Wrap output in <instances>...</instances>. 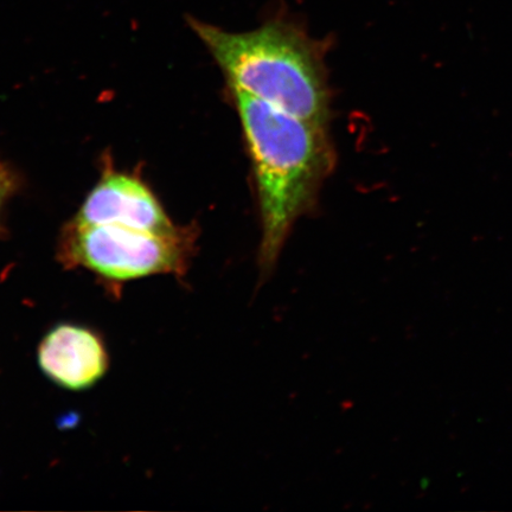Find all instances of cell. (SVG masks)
Masks as SVG:
<instances>
[{"mask_svg":"<svg viewBox=\"0 0 512 512\" xmlns=\"http://www.w3.org/2000/svg\"><path fill=\"white\" fill-rule=\"evenodd\" d=\"M17 189V177L8 166L0 163V210Z\"/></svg>","mask_w":512,"mask_h":512,"instance_id":"cell-6","label":"cell"},{"mask_svg":"<svg viewBox=\"0 0 512 512\" xmlns=\"http://www.w3.org/2000/svg\"><path fill=\"white\" fill-rule=\"evenodd\" d=\"M38 362L50 380L68 389L92 387L105 375L104 345L93 332L74 325H60L38 350Z\"/></svg>","mask_w":512,"mask_h":512,"instance_id":"cell-5","label":"cell"},{"mask_svg":"<svg viewBox=\"0 0 512 512\" xmlns=\"http://www.w3.org/2000/svg\"><path fill=\"white\" fill-rule=\"evenodd\" d=\"M74 221L92 226L118 224L153 233L179 229L142 179L113 169L104 170Z\"/></svg>","mask_w":512,"mask_h":512,"instance_id":"cell-4","label":"cell"},{"mask_svg":"<svg viewBox=\"0 0 512 512\" xmlns=\"http://www.w3.org/2000/svg\"><path fill=\"white\" fill-rule=\"evenodd\" d=\"M188 229L172 233L118 226L70 222L61 253L69 265L88 268L102 277L132 280L153 274L182 273L192 248Z\"/></svg>","mask_w":512,"mask_h":512,"instance_id":"cell-3","label":"cell"},{"mask_svg":"<svg viewBox=\"0 0 512 512\" xmlns=\"http://www.w3.org/2000/svg\"><path fill=\"white\" fill-rule=\"evenodd\" d=\"M188 23L214 57L232 92L326 125L331 92L323 42L285 19H271L247 32H229L194 17Z\"/></svg>","mask_w":512,"mask_h":512,"instance_id":"cell-2","label":"cell"},{"mask_svg":"<svg viewBox=\"0 0 512 512\" xmlns=\"http://www.w3.org/2000/svg\"><path fill=\"white\" fill-rule=\"evenodd\" d=\"M232 94L258 195L262 286L272 277L294 223L316 202L334 166L335 152L325 124L294 117L239 92Z\"/></svg>","mask_w":512,"mask_h":512,"instance_id":"cell-1","label":"cell"}]
</instances>
